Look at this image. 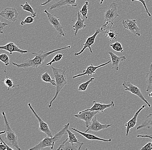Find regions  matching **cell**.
I'll return each mask as SVG.
<instances>
[{
	"label": "cell",
	"mask_w": 152,
	"mask_h": 150,
	"mask_svg": "<svg viewBox=\"0 0 152 150\" xmlns=\"http://www.w3.org/2000/svg\"><path fill=\"white\" fill-rule=\"evenodd\" d=\"M71 48V45H68L63 48H58L51 51H44L42 50H40L39 52L32 53V54L34 55L35 57L34 59H28L24 62L20 64L16 63L14 62H12V64L18 68H37L45 64L44 61L52 54L55 53L58 51Z\"/></svg>",
	"instance_id": "1"
},
{
	"label": "cell",
	"mask_w": 152,
	"mask_h": 150,
	"mask_svg": "<svg viewBox=\"0 0 152 150\" xmlns=\"http://www.w3.org/2000/svg\"><path fill=\"white\" fill-rule=\"evenodd\" d=\"M70 126V123H67L66 125L64 126L63 128L61 130L58 132L53 137H45L42 140L39 144L36 146L31 148L29 150H39L43 149L45 148L51 147V149H54L55 144L59 141V140L65 135L67 134L66 132L67 129H69Z\"/></svg>",
	"instance_id": "2"
},
{
	"label": "cell",
	"mask_w": 152,
	"mask_h": 150,
	"mask_svg": "<svg viewBox=\"0 0 152 150\" xmlns=\"http://www.w3.org/2000/svg\"><path fill=\"white\" fill-rule=\"evenodd\" d=\"M52 71H53L54 78H55L56 81V91L55 96L49 102L48 106L49 109H51L52 107V103L56 99L57 97H58L59 94L61 91L62 89L66 84L68 83L67 80H66V68L64 67L63 69H61L56 68L53 66H52Z\"/></svg>",
	"instance_id": "3"
},
{
	"label": "cell",
	"mask_w": 152,
	"mask_h": 150,
	"mask_svg": "<svg viewBox=\"0 0 152 150\" xmlns=\"http://www.w3.org/2000/svg\"><path fill=\"white\" fill-rule=\"evenodd\" d=\"M2 114L3 116L5 122V129L6 137L5 138L6 143L9 146L15 148L17 150H20L18 143V136L16 135L15 132L11 129L8 120L4 112H2Z\"/></svg>",
	"instance_id": "4"
},
{
	"label": "cell",
	"mask_w": 152,
	"mask_h": 150,
	"mask_svg": "<svg viewBox=\"0 0 152 150\" xmlns=\"http://www.w3.org/2000/svg\"><path fill=\"white\" fill-rule=\"evenodd\" d=\"M118 5L115 3H112L104 13V24L102 25L103 29L106 27H112L114 20L119 16L118 13Z\"/></svg>",
	"instance_id": "5"
},
{
	"label": "cell",
	"mask_w": 152,
	"mask_h": 150,
	"mask_svg": "<svg viewBox=\"0 0 152 150\" xmlns=\"http://www.w3.org/2000/svg\"><path fill=\"white\" fill-rule=\"evenodd\" d=\"M122 86L125 91L130 92L133 94L135 95L136 96L139 97L142 101L145 102L147 104L149 108L151 107V104L149 103L145 98L139 88L135 86L132 83L128 81H124L122 83Z\"/></svg>",
	"instance_id": "6"
},
{
	"label": "cell",
	"mask_w": 152,
	"mask_h": 150,
	"mask_svg": "<svg viewBox=\"0 0 152 150\" xmlns=\"http://www.w3.org/2000/svg\"><path fill=\"white\" fill-rule=\"evenodd\" d=\"M44 12L46 14L49 22L58 31L60 36L61 37H66V34L63 30L62 25L60 22V19L56 15H52L49 13L47 10H45Z\"/></svg>",
	"instance_id": "7"
},
{
	"label": "cell",
	"mask_w": 152,
	"mask_h": 150,
	"mask_svg": "<svg viewBox=\"0 0 152 150\" xmlns=\"http://www.w3.org/2000/svg\"><path fill=\"white\" fill-rule=\"evenodd\" d=\"M99 113H100L99 112L94 111H92L84 110L79 112L78 114L75 115L74 116L80 120L85 121L86 126L87 128L91 124L93 118Z\"/></svg>",
	"instance_id": "8"
},
{
	"label": "cell",
	"mask_w": 152,
	"mask_h": 150,
	"mask_svg": "<svg viewBox=\"0 0 152 150\" xmlns=\"http://www.w3.org/2000/svg\"><path fill=\"white\" fill-rule=\"evenodd\" d=\"M103 29L102 27L99 28V29H97L96 30V32H95V34H94L93 36L88 37L87 39H86L85 43L83 44V48L80 51L78 52V53H75L74 54V56L76 57L80 56L81 54H82L87 48H89L90 53H93V51H92L91 46L94 44L95 40H96L97 36L98 35H99V34L101 32H102Z\"/></svg>",
	"instance_id": "9"
},
{
	"label": "cell",
	"mask_w": 152,
	"mask_h": 150,
	"mask_svg": "<svg viewBox=\"0 0 152 150\" xmlns=\"http://www.w3.org/2000/svg\"><path fill=\"white\" fill-rule=\"evenodd\" d=\"M122 24L124 29H128L131 33L137 35L138 37L141 36V30L138 26L136 20L127 19L124 20Z\"/></svg>",
	"instance_id": "10"
},
{
	"label": "cell",
	"mask_w": 152,
	"mask_h": 150,
	"mask_svg": "<svg viewBox=\"0 0 152 150\" xmlns=\"http://www.w3.org/2000/svg\"><path fill=\"white\" fill-rule=\"evenodd\" d=\"M28 105L30 110H31L33 113L34 114V116L37 119L38 121L39 122V130L41 132L45 133L48 136L50 137H53V135H52V132L50 130L48 125L39 116L36 111L34 110L33 107H32V105H31V103H28Z\"/></svg>",
	"instance_id": "11"
},
{
	"label": "cell",
	"mask_w": 152,
	"mask_h": 150,
	"mask_svg": "<svg viewBox=\"0 0 152 150\" xmlns=\"http://www.w3.org/2000/svg\"><path fill=\"white\" fill-rule=\"evenodd\" d=\"M18 12L15 8L7 7L0 13V16L10 21L15 22L18 20Z\"/></svg>",
	"instance_id": "12"
},
{
	"label": "cell",
	"mask_w": 152,
	"mask_h": 150,
	"mask_svg": "<svg viewBox=\"0 0 152 150\" xmlns=\"http://www.w3.org/2000/svg\"><path fill=\"white\" fill-rule=\"evenodd\" d=\"M113 126V124H103L101 123L97 120L96 115L95 116L93 119L90 126L87 128L85 132H87L89 131H93L95 132H98L100 131L108 129Z\"/></svg>",
	"instance_id": "13"
},
{
	"label": "cell",
	"mask_w": 152,
	"mask_h": 150,
	"mask_svg": "<svg viewBox=\"0 0 152 150\" xmlns=\"http://www.w3.org/2000/svg\"><path fill=\"white\" fill-rule=\"evenodd\" d=\"M66 132H67V134H68V138H67L66 140H64V141L62 143L61 145H60L59 147L57 149V150H61L62 148L64 146V145L67 144H71V145L75 148V149H76V148H75L76 145L75 144H78V145L82 146L83 145V143H80V142L79 141L77 138L76 137L75 134L72 132L69 129H67Z\"/></svg>",
	"instance_id": "14"
},
{
	"label": "cell",
	"mask_w": 152,
	"mask_h": 150,
	"mask_svg": "<svg viewBox=\"0 0 152 150\" xmlns=\"http://www.w3.org/2000/svg\"><path fill=\"white\" fill-rule=\"evenodd\" d=\"M94 105L90 109H86V110L94 111L99 112L100 113H103L104 110L110 108H113L115 107V102L113 101H111L109 104H104L102 102H96L94 101L93 102Z\"/></svg>",
	"instance_id": "15"
},
{
	"label": "cell",
	"mask_w": 152,
	"mask_h": 150,
	"mask_svg": "<svg viewBox=\"0 0 152 150\" xmlns=\"http://www.w3.org/2000/svg\"><path fill=\"white\" fill-rule=\"evenodd\" d=\"M111 62V61H109L108 62L106 63L102 64L100 65H98L97 66H94L93 64H91L90 66H88L86 68V70H83V72L81 74H78L76 75L73 77V79L76 78H79L80 77L83 76L87 75L90 76L96 74V72L98 69L101 67H104L105 65L109 64Z\"/></svg>",
	"instance_id": "16"
},
{
	"label": "cell",
	"mask_w": 152,
	"mask_h": 150,
	"mask_svg": "<svg viewBox=\"0 0 152 150\" xmlns=\"http://www.w3.org/2000/svg\"><path fill=\"white\" fill-rule=\"evenodd\" d=\"M146 107V105H142L141 108H140L136 112L132 119L129 120L128 122L125 124V126L126 127V135L128 136L130 132V130L132 128H134L136 125L137 124V119L138 116L139 115L140 113Z\"/></svg>",
	"instance_id": "17"
},
{
	"label": "cell",
	"mask_w": 152,
	"mask_h": 150,
	"mask_svg": "<svg viewBox=\"0 0 152 150\" xmlns=\"http://www.w3.org/2000/svg\"><path fill=\"white\" fill-rule=\"evenodd\" d=\"M108 53L110 55V58L111 59V61L112 62V69H115L116 71H118L119 69L120 63L121 62L125 61L127 59V58L125 56H117L113 52H108Z\"/></svg>",
	"instance_id": "18"
},
{
	"label": "cell",
	"mask_w": 152,
	"mask_h": 150,
	"mask_svg": "<svg viewBox=\"0 0 152 150\" xmlns=\"http://www.w3.org/2000/svg\"><path fill=\"white\" fill-rule=\"evenodd\" d=\"M0 49L1 50H4L7 52H9L10 55H12L13 53L17 52L21 54L27 53L28 51L26 50H22L19 48L18 46L13 42H10L3 46H0Z\"/></svg>",
	"instance_id": "19"
},
{
	"label": "cell",
	"mask_w": 152,
	"mask_h": 150,
	"mask_svg": "<svg viewBox=\"0 0 152 150\" xmlns=\"http://www.w3.org/2000/svg\"><path fill=\"white\" fill-rule=\"evenodd\" d=\"M77 0H60L58 2L53 4L51 5L50 7V10H53L56 8H60L65 6L77 7Z\"/></svg>",
	"instance_id": "20"
},
{
	"label": "cell",
	"mask_w": 152,
	"mask_h": 150,
	"mask_svg": "<svg viewBox=\"0 0 152 150\" xmlns=\"http://www.w3.org/2000/svg\"><path fill=\"white\" fill-rule=\"evenodd\" d=\"M71 130H73L77 132L79 134L83 136L86 139H88L89 140H100V141H104V142H111L112 141V139L111 138H109V139H104L103 138H100L94 135L91 134L87 133L86 132H81L77 130V129H75V128H72Z\"/></svg>",
	"instance_id": "21"
},
{
	"label": "cell",
	"mask_w": 152,
	"mask_h": 150,
	"mask_svg": "<svg viewBox=\"0 0 152 150\" xmlns=\"http://www.w3.org/2000/svg\"><path fill=\"white\" fill-rule=\"evenodd\" d=\"M80 13V11L77 13V20L74 26H73L74 30H75V37H77V34L78 33V31L82 29H84L86 27V25L84 24L85 20L82 19L81 18Z\"/></svg>",
	"instance_id": "22"
},
{
	"label": "cell",
	"mask_w": 152,
	"mask_h": 150,
	"mask_svg": "<svg viewBox=\"0 0 152 150\" xmlns=\"http://www.w3.org/2000/svg\"><path fill=\"white\" fill-rule=\"evenodd\" d=\"M151 127H152V114H150L146 117L145 120L142 121V123L137 126V130H141L142 128L150 129Z\"/></svg>",
	"instance_id": "23"
},
{
	"label": "cell",
	"mask_w": 152,
	"mask_h": 150,
	"mask_svg": "<svg viewBox=\"0 0 152 150\" xmlns=\"http://www.w3.org/2000/svg\"><path fill=\"white\" fill-rule=\"evenodd\" d=\"M4 72L5 73L6 78L4 79L1 80V81L3 82L4 83L7 87V91H9L10 88H18L19 85H16L14 84L13 80L8 76L7 72L6 69H5Z\"/></svg>",
	"instance_id": "24"
},
{
	"label": "cell",
	"mask_w": 152,
	"mask_h": 150,
	"mask_svg": "<svg viewBox=\"0 0 152 150\" xmlns=\"http://www.w3.org/2000/svg\"><path fill=\"white\" fill-rule=\"evenodd\" d=\"M147 89L146 91L149 92L152 90V62L149 67V71L146 76Z\"/></svg>",
	"instance_id": "25"
},
{
	"label": "cell",
	"mask_w": 152,
	"mask_h": 150,
	"mask_svg": "<svg viewBox=\"0 0 152 150\" xmlns=\"http://www.w3.org/2000/svg\"><path fill=\"white\" fill-rule=\"evenodd\" d=\"M20 6L22 7L23 10L30 13L31 14V16L33 18H35L37 17V13L34 11L33 7L29 4L28 2H26L25 4H21Z\"/></svg>",
	"instance_id": "26"
},
{
	"label": "cell",
	"mask_w": 152,
	"mask_h": 150,
	"mask_svg": "<svg viewBox=\"0 0 152 150\" xmlns=\"http://www.w3.org/2000/svg\"><path fill=\"white\" fill-rule=\"evenodd\" d=\"M41 79L42 81L46 83H51L52 85L56 86V81L55 80L52 79L48 72H45L41 76Z\"/></svg>",
	"instance_id": "27"
},
{
	"label": "cell",
	"mask_w": 152,
	"mask_h": 150,
	"mask_svg": "<svg viewBox=\"0 0 152 150\" xmlns=\"http://www.w3.org/2000/svg\"><path fill=\"white\" fill-rule=\"evenodd\" d=\"M95 79V78H90L89 80L86 81V82L81 83L79 85L78 91L81 92L85 91L87 90V87H88L89 84H90V83H91L94 82Z\"/></svg>",
	"instance_id": "28"
},
{
	"label": "cell",
	"mask_w": 152,
	"mask_h": 150,
	"mask_svg": "<svg viewBox=\"0 0 152 150\" xmlns=\"http://www.w3.org/2000/svg\"><path fill=\"white\" fill-rule=\"evenodd\" d=\"M118 35L117 31H114L113 29L107 30L105 32V37L109 39L110 41L116 39Z\"/></svg>",
	"instance_id": "29"
},
{
	"label": "cell",
	"mask_w": 152,
	"mask_h": 150,
	"mask_svg": "<svg viewBox=\"0 0 152 150\" xmlns=\"http://www.w3.org/2000/svg\"><path fill=\"white\" fill-rule=\"evenodd\" d=\"M89 5V2L87 1H86L85 4L83 6L80 10V12L84 19H87V14H88V6Z\"/></svg>",
	"instance_id": "30"
},
{
	"label": "cell",
	"mask_w": 152,
	"mask_h": 150,
	"mask_svg": "<svg viewBox=\"0 0 152 150\" xmlns=\"http://www.w3.org/2000/svg\"><path fill=\"white\" fill-rule=\"evenodd\" d=\"M110 46L116 52H121V53H123L124 52L122 45L118 42H116L115 43L111 44L110 45Z\"/></svg>",
	"instance_id": "31"
},
{
	"label": "cell",
	"mask_w": 152,
	"mask_h": 150,
	"mask_svg": "<svg viewBox=\"0 0 152 150\" xmlns=\"http://www.w3.org/2000/svg\"><path fill=\"white\" fill-rule=\"evenodd\" d=\"M64 56V55L63 54H57V55H56V56L54 57V58L52 59L51 61L46 64V65H47V66H50V65H52V64H53V63H55V62H58V61H60Z\"/></svg>",
	"instance_id": "32"
},
{
	"label": "cell",
	"mask_w": 152,
	"mask_h": 150,
	"mask_svg": "<svg viewBox=\"0 0 152 150\" xmlns=\"http://www.w3.org/2000/svg\"><path fill=\"white\" fill-rule=\"evenodd\" d=\"M0 60L5 65L8 66L10 64V59L8 55L6 54H1L0 55Z\"/></svg>",
	"instance_id": "33"
},
{
	"label": "cell",
	"mask_w": 152,
	"mask_h": 150,
	"mask_svg": "<svg viewBox=\"0 0 152 150\" xmlns=\"http://www.w3.org/2000/svg\"><path fill=\"white\" fill-rule=\"evenodd\" d=\"M34 20H35L34 18H33L32 16H28L24 20H22L20 22V24L21 26H23L24 25L26 24H31V23H33L34 22Z\"/></svg>",
	"instance_id": "34"
},
{
	"label": "cell",
	"mask_w": 152,
	"mask_h": 150,
	"mask_svg": "<svg viewBox=\"0 0 152 150\" xmlns=\"http://www.w3.org/2000/svg\"><path fill=\"white\" fill-rule=\"evenodd\" d=\"M134 1H138L140 2L142 4L143 6H144V8H145V10H146V13H147V15L149 16V17H151V13L149 12L148 8H147V4H146V1H145V0H132V2H134Z\"/></svg>",
	"instance_id": "35"
},
{
	"label": "cell",
	"mask_w": 152,
	"mask_h": 150,
	"mask_svg": "<svg viewBox=\"0 0 152 150\" xmlns=\"http://www.w3.org/2000/svg\"><path fill=\"white\" fill-rule=\"evenodd\" d=\"M152 150V141H149L146 145L142 147L140 150Z\"/></svg>",
	"instance_id": "36"
},
{
	"label": "cell",
	"mask_w": 152,
	"mask_h": 150,
	"mask_svg": "<svg viewBox=\"0 0 152 150\" xmlns=\"http://www.w3.org/2000/svg\"><path fill=\"white\" fill-rule=\"evenodd\" d=\"M8 26V24L6 23H2L0 21V34H3V30L4 29L5 26Z\"/></svg>",
	"instance_id": "37"
},
{
	"label": "cell",
	"mask_w": 152,
	"mask_h": 150,
	"mask_svg": "<svg viewBox=\"0 0 152 150\" xmlns=\"http://www.w3.org/2000/svg\"><path fill=\"white\" fill-rule=\"evenodd\" d=\"M137 138H151L152 140V135H137Z\"/></svg>",
	"instance_id": "38"
},
{
	"label": "cell",
	"mask_w": 152,
	"mask_h": 150,
	"mask_svg": "<svg viewBox=\"0 0 152 150\" xmlns=\"http://www.w3.org/2000/svg\"><path fill=\"white\" fill-rule=\"evenodd\" d=\"M7 150V148L6 145L2 141H1V144H0V150Z\"/></svg>",
	"instance_id": "39"
},
{
	"label": "cell",
	"mask_w": 152,
	"mask_h": 150,
	"mask_svg": "<svg viewBox=\"0 0 152 150\" xmlns=\"http://www.w3.org/2000/svg\"><path fill=\"white\" fill-rule=\"evenodd\" d=\"M54 0H47L46 1H45V2L44 3L41 4V5L42 6H45L47 5V4H48L52 2V1Z\"/></svg>",
	"instance_id": "40"
},
{
	"label": "cell",
	"mask_w": 152,
	"mask_h": 150,
	"mask_svg": "<svg viewBox=\"0 0 152 150\" xmlns=\"http://www.w3.org/2000/svg\"><path fill=\"white\" fill-rule=\"evenodd\" d=\"M6 133V131H2V132H0V135H2V134H4Z\"/></svg>",
	"instance_id": "41"
},
{
	"label": "cell",
	"mask_w": 152,
	"mask_h": 150,
	"mask_svg": "<svg viewBox=\"0 0 152 150\" xmlns=\"http://www.w3.org/2000/svg\"><path fill=\"white\" fill-rule=\"evenodd\" d=\"M104 0H101L100 1V4L101 5V4H102V3H103V2H104Z\"/></svg>",
	"instance_id": "42"
},
{
	"label": "cell",
	"mask_w": 152,
	"mask_h": 150,
	"mask_svg": "<svg viewBox=\"0 0 152 150\" xmlns=\"http://www.w3.org/2000/svg\"><path fill=\"white\" fill-rule=\"evenodd\" d=\"M149 97H151L152 98V91L151 94H149Z\"/></svg>",
	"instance_id": "43"
}]
</instances>
